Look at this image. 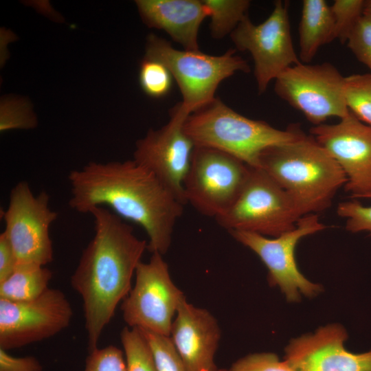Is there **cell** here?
<instances>
[{"mask_svg":"<svg viewBox=\"0 0 371 371\" xmlns=\"http://www.w3.org/2000/svg\"><path fill=\"white\" fill-rule=\"evenodd\" d=\"M259 168L287 192L303 216L329 207L337 191L347 182L338 163L304 133L265 150Z\"/></svg>","mask_w":371,"mask_h":371,"instance_id":"cell-3","label":"cell"},{"mask_svg":"<svg viewBox=\"0 0 371 371\" xmlns=\"http://www.w3.org/2000/svg\"><path fill=\"white\" fill-rule=\"evenodd\" d=\"M288 5L276 1L262 23L254 24L246 16L231 34L236 48L249 52L253 58L260 93L286 68L301 63L293 44Z\"/></svg>","mask_w":371,"mask_h":371,"instance_id":"cell-12","label":"cell"},{"mask_svg":"<svg viewBox=\"0 0 371 371\" xmlns=\"http://www.w3.org/2000/svg\"><path fill=\"white\" fill-rule=\"evenodd\" d=\"M251 167L221 150L195 146L183 183L186 203L215 219L234 204Z\"/></svg>","mask_w":371,"mask_h":371,"instance_id":"cell-7","label":"cell"},{"mask_svg":"<svg viewBox=\"0 0 371 371\" xmlns=\"http://www.w3.org/2000/svg\"><path fill=\"white\" fill-rule=\"evenodd\" d=\"M337 214L346 218V228L352 233L366 232L371 234V205L357 201L339 203Z\"/></svg>","mask_w":371,"mask_h":371,"instance_id":"cell-31","label":"cell"},{"mask_svg":"<svg viewBox=\"0 0 371 371\" xmlns=\"http://www.w3.org/2000/svg\"><path fill=\"white\" fill-rule=\"evenodd\" d=\"M346 329L332 324L291 340L285 361L295 371H371V350L352 353L344 346Z\"/></svg>","mask_w":371,"mask_h":371,"instance_id":"cell-16","label":"cell"},{"mask_svg":"<svg viewBox=\"0 0 371 371\" xmlns=\"http://www.w3.org/2000/svg\"><path fill=\"white\" fill-rule=\"evenodd\" d=\"M69 205L81 214L109 207L115 214L144 229L147 249L165 254L184 205L149 170L134 159L91 161L68 175Z\"/></svg>","mask_w":371,"mask_h":371,"instance_id":"cell-1","label":"cell"},{"mask_svg":"<svg viewBox=\"0 0 371 371\" xmlns=\"http://www.w3.org/2000/svg\"><path fill=\"white\" fill-rule=\"evenodd\" d=\"M3 234L9 240L18 265L46 266L52 262L54 250L49 227L58 216L49 207V195H34L25 181L11 190L7 209L3 212Z\"/></svg>","mask_w":371,"mask_h":371,"instance_id":"cell-9","label":"cell"},{"mask_svg":"<svg viewBox=\"0 0 371 371\" xmlns=\"http://www.w3.org/2000/svg\"><path fill=\"white\" fill-rule=\"evenodd\" d=\"M136 4L148 26L164 30L186 50H199V30L208 16L203 1L138 0Z\"/></svg>","mask_w":371,"mask_h":371,"instance_id":"cell-18","label":"cell"},{"mask_svg":"<svg viewBox=\"0 0 371 371\" xmlns=\"http://www.w3.org/2000/svg\"><path fill=\"white\" fill-rule=\"evenodd\" d=\"M310 132L344 172L345 190L353 198L371 199V126L349 111L339 122L314 126Z\"/></svg>","mask_w":371,"mask_h":371,"instance_id":"cell-14","label":"cell"},{"mask_svg":"<svg viewBox=\"0 0 371 371\" xmlns=\"http://www.w3.org/2000/svg\"><path fill=\"white\" fill-rule=\"evenodd\" d=\"M17 265L14 250L3 232L0 234V282L8 278Z\"/></svg>","mask_w":371,"mask_h":371,"instance_id":"cell-33","label":"cell"},{"mask_svg":"<svg viewBox=\"0 0 371 371\" xmlns=\"http://www.w3.org/2000/svg\"><path fill=\"white\" fill-rule=\"evenodd\" d=\"M344 93L348 110L360 121L371 126V74L345 77Z\"/></svg>","mask_w":371,"mask_h":371,"instance_id":"cell-22","label":"cell"},{"mask_svg":"<svg viewBox=\"0 0 371 371\" xmlns=\"http://www.w3.org/2000/svg\"><path fill=\"white\" fill-rule=\"evenodd\" d=\"M89 214L93 218L94 236L82 253L71 284L82 300L90 351L98 347L118 304L129 293L148 243L105 207H93Z\"/></svg>","mask_w":371,"mask_h":371,"instance_id":"cell-2","label":"cell"},{"mask_svg":"<svg viewBox=\"0 0 371 371\" xmlns=\"http://www.w3.org/2000/svg\"><path fill=\"white\" fill-rule=\"evenodd\" d=\"M363 16L371 20V0L365 1Z\"/></svg>","mask_w":371,"mask_h":371,"instance_id":"cell-34","label":"cell"},{"mask_svg":"<svg viewBox=\"0 0 371 371\" xmlns=\"http://www.w3.org/2000/svg\"><path fill=\"white\" fill-rule=\"evenodd\" d=\"M83 371H127L124 351L113 345L89 352Z\"/></svg>","mask_w":371,"mask_h":371,"instance_id":"cell-27","label":"cell"},{"mask_svg":"<svg viewBox=\"0 0 371 371\" xmlns=\"http://www.w3.org/2000/svg\"><path fill=\"white\" fill-rule=\"evenodd\" d=\"M135 283L121 304L124 322L137 328L170 336L173 317L185 297L172 282L163 255L153 253L135 270Z\"/></svg>","mask_w":371,"mask_h":371,"instance_id":"cell-10","label":"cell"},{"mask_svg":"<svg viewBox=\"0 0 371 371\" xmlns=\"http://www.w3.org/2000/svg\"><path fill=\"white\" fill-rule=\"evenodd\" d=\"M172 74L159 60L144 56L140 64L139 80L142 90L152 98L166 95L172 86Z\"/></svg>","mask_w":371,"mask_h":371,"instance_id":"cell-25","label":"cell"},{"mask_svg":"<svg viewBox=\"0 0 371 371\" xmlns=\"http://www.w3.org/2000/svg\"><path fill=\"white\" fill-rule=\"evenodd\" d=\"M140 330L148 343L157 371H188L170 336Z\"/></svg>","mask_w":371,"mask_h":371,"instance_id":"cell-24","label":"cell"},{"mask_svg":"<svg viewBox=\"0 0 371 371\" xmlns=\"http://www.w3.org/2000/svg\"><path fill=\"white\" fill-rule=\"evenodd\" d=\"M345 77L330 63H300L283 71L275 80L276 93L317 126L328 118L339 119L348 113Z\"/></svg>","mask_w":371,"mask_h":371,"instance_id":"cell-8","label":"cell"},{"mask_svg":"<svg viewBox=\"0 0 371 371\" xmlns=\"http://www.w3.org/2000/svg\"><path fill=\"white\" fill-rule=\"evenodd\" d=\"M53 277L45 266L18 265L14 271L0 282V299L21 302L35 299L47 289Z\"/></svg>","mask_w":371,"mask_h":371,"instance_id":"cell-20","label":"cell"},{"mask_svg":"<svg viewBox=\"0 0 371 371\" xmlns=\"http://www.w3.org/2000/svg\"><path fill=\"white\" fill-rule=\"evenodd\" d=\"M215 371H229V370H226V369H216Z\"/></svg>","mask_w":371,"mask_h":371,"instance_id":"cell-35","label":"cell"},{"mask_svg":"<svg viewBox=\"0 0 371 371\" xmlns=\"http://www.w3.org/2000/svg\"><path fill=\"white\" fill-rule=\"evenodd\" d=\"M72 316L70 302L58 289L27 301L0 299V348L8 350L49 339L67 328Z\"/></svg>","mask_w":371,"mask_h":371,"instance_id":"cell-13","label":"cell"},{"mask_svg":"<svg viewBox=\"0 0 371 371\" xmlns=\"http://www.w3.org/2000/svg\"><path fill=\"white\" fill-rule=\"evenodd\" d=\"M183 120L172 115L161 128L150 129L136 143L133 159L153 172L183 205V183L195 145L183 129Z\"/></svg>","mask_w":371,"mask_h":371,"instance_id":"cell-15","label":"cell"},{"mask_svg":"<svg viewBox=\"0 0 371 371\" xmlns=\"http://www.w3.org/2000/svg\"><path fill=\"white\" fill-rule=\"evenodd\" d=\"M208 16L212 37L221 38L236 29L247 16L250 5L248 0H203Z\"/></svg>","mask_w":371,"mask_h":371,"instance_id":"cell-21","label":"cell"},{"mask_svg":"<svg viewBox=\"0 0 371 371\" xmlns=\"http://www.w3.org/2000/svg\"><path fill=\"white\" fill-rule=\"evenodd\" d=\"M365 1L335 0L330 6L334 19V39L346 43L353 28L363 16Z\"/></svg>","mask_w":371,"mask_h":371,"instance_id":"cell-26","label":"cell"},{"mask_svg":"<svg viewBox=\"0 0 371 371\" xmlns=\"http://www.w3.org/2000/svg\"><path fill=\"white\" fill-rule=\"evenodd\" d=\"M1 106L0 131L32 128L36 125V119L25 102L19 100H7Z\"/></svg>","mask_w":371,"mask_h":371,"instance_id":"cell-28","label":"cell"},{"mask_svg":"<svg viewBox=\"0 0 371 371\" xmlns=\"http://www.w3.org/2000/svg\"><path fill=\"white\" fill-rule=\"evenodd\" d=\"M40 361L34 357H14L0 348V371H42Z\"/></svg>","mask_w":371,"mask_h":371,"instance_id":"cell-32","label":"cell"},{"mask_svg":"<svg viewBox=\"0 0 371 371\" xmlns=\"http://www.w3.org/2000/svg\"><path fill=\"white\" fill-rule=\"evenodd\" d=\"M170 337L188 371H215L214 355L221 337L216 318L205 308L180 302Z\"/></svg>","mask_w":371,"mask_h":371,"instance_id":"cell-17","label":"cell"},{"mask_svg":"<svg viewBox=\"0 0 371 371\" xmlns=\"http://www.w3.org/2000/svg\"><path fill=\"white\" fill-rule=\"evenodd\" d=\"M302 212L269 175L252 168L236 200L217 223L228 232L246 231L278 237L294 229Z\"/></svg>","mask_w":371,"mask_h":371,"instance_id":"cell-6","label":"cell"},{"mask_svg":"<svg viewBox=\"0 0 371 371\" xmlns=\"http://www.w3.org/2000/svg\"><path fill=\"white\" fill-rule=\"evenodd\" d=\"M183 129L195 146L221 150L252 168H259L265 150L293 141L304 133L297 124L280 130L245 117L218 98L189 115Z\"/></svg>","mask_w":371,"mask_h":371,"instance_id":"cell-4","label":"cell"},{"mask_svg":"<svg viewBox=\"0 0 371 371\" xmlns=\"http://www.w3.org/2000/svg\"><path fill=\"white\" fill-rule=\"evenodd\" d=\"M120 339L127 371H157L148 343L139 329L126 326Z\"/></svg>","mask_w":371,"mask_h":371,"instance_id":"cell-23","label":"cell"},{"mask_svg":"<svg viewBox=\"0 0 371 371\" xmlns=\"http://www.w3.org/2000/svg\"><path fill=\"white\" fill-rule=\"evenodd\" d=\"M145 56L163 63L175 79L183 100L171 114L184 120L216 98L214 93L223 80L238 71H249L247 62L233 49L221 56L179 50L153 34L148 36Z\"/></svg>","mask_w":371,"mask_h":371,"instance_id":"cell-5","label":"cell"},{"mask_svg":"<svg viewBox=\"0 0 371 371\" xmlns=\"http://www.w3.org/2000/svg\"><path fill=\"white\" fill-rule=\"evenodd\" d=\"M325 228L317 214H308L297 221L294 229L274 238L246 231L228 232L258 256L268 269L269 284L278 286L287 301L297 302L302 295H317L322 291V286L308 280L299 271L295 258V247L303 237Z\"/></svg>","mask_w":371,"mask_h":371,"instance_id":"cell-11","label":"cell"},{"mask_svg":"<svg viewBox=\"0 0 371 371\" xmlns=\"http://www.w3.org/2000/svg\"><path fill=\"white\" fill-rule=\"evenodd\" d=\"M229 371H295L284 360L271 352L248 355L234 362Z\"/></svg>","mask_w":371,"mask_h":371,"instance_id":"cell-30","label":"cell"},{"mask_svg":"<svg viewBox=\"0 0 371 371\" xmlns=\"http://www.w3.org/2000/svg\"><path fill=\"white\" fill-rule=\"evenodd\" d=\"M334 19L325 0H304L299 24V58L309 63L324 45L334 40Z\"/></svg>","mask_w":371,"mask_h":371,"instance_id":"cell-19","label":"cell"},{"mask_svg":"<svg viewBox=\"0 0 371 371\" xmlns=\"http://www.w3.org/2000/svg\"><path fill=\"white\" fill-rule=\"evenodd\" d=\"M347 45L371 74V20L362 16L350 33Z\"/></svg>","mask_w":371,"mask_h":371,"instance_id":"cell-29","label":"cell"}]
</instances>
